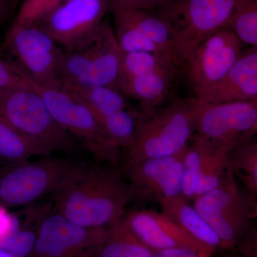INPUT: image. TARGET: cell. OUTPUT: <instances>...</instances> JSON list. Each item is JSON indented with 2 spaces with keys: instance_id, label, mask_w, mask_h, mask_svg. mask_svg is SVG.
I'll list each match as a JSON object with an SVG mask.
<instances>
[{
  "instance_id": "cb8c5ba5",
  "label": "cell",
  "mask_w": 257,
  "mask_h": 257,
  "mask_svg": "<svg viewBox=\"0 0 257 257\" xmlns=\"http://www.w3.org/2000/svg\"><path fill=\"white\" fill-rule=\"evenodd\" d=\"M177 67L172 52H122L121 77H133Z\"/></svg>"
},
{
  "instance_id": "83f0119b",
  "label": "cell",
  "mask_w": 257,
  "mask_h": 257,
  "mask_svg": "<svg viewBox=\"0 0 257 257\" xmlns=\"http://www.w3.org/2000/svg\"><path fill=\"white\" fill-rule=\"evenodd\" d=\"M28 82L23 78L20 69L11 61L0 57V89L27 87Z\"/></svg>"
},
{
  "instance_id": "ac0fdd59",
  "label": "cell",
  "mask_w": 257,
  "mask_h": 257,
  "mask_svg": "<svg viewBox=\"0 0 257 257\" xmlns=\"http://www.w3.org/2000/svg\"><path fill=\"white\" fill-rule=\"evenodd\" d=\"M177 68L162 69L133 77H121L119 89L124 96L140 101L141 113L148 116L157 110L169 95Z\"/></svg>"
},
{
  "instance_id": "9a60e30c",
  "label": "cell",
  "mask_w": 257,
  "mask_h": 257,
  "mask_svg": "<svg viewBox=\"0 0 257 257\" xmlns=\"http://www.w3.org/2000/svg\"><path fill=\"white\" fill-rule=\"evenodd\" d=\"M229 169L228 154L194 134L184 155L182 195L193 202L217 187Z\"/></svg>"
},
{
  "instance_id": "4fadbf2b",
  "label": "cell",
  "mask_w": 257,
  "mask_h": 257,
  "mask_svg": "<svg viewBox=\"0 0 257 257\" xmlns=\"http://www.w3.org/2000/svg\"><path fill=\"white\" fill-rule=\"evenodd\" d=\"M111 13L114 15L115 37L123 52L173 54L175 33L165 19L146 10L130 8Z\"/></svg>"
},
{
  "instance_id": "603a6c76",
  "label": "cell",
  "mask_w": 257,
  "mask_h": 257,
  "mask_svg": "<svg viewBox=\"0 0 257 257\" xmlns=\"http://www.w3.org/2000/svg\"><path fill=\"white\" fill-rule=\"evenodd\" d=\"M231 172L244 185L246 192L256 201L257 143L254 139L228 154Z\"/></svg>"
},
{
  "instance_id": "6da1fadb",
  "label": "cell",
  "mask_w": 257,
  "mask_h": 257,
  "mask_svg": "<svg viewBox=\"0 0 257 257\" xmlns=\"http://www.w3.org/2000/svg\"><path fill=\"white\" fill-rule=\"evenodd\" d=\"M51 194L54 210L87 228H106L121 220L133 199L118 167L78 160Z\"/></svg>"
},
{
  "instance_id": "d590c367",
  "label": "cell",
  "mask_w": 257,
  "mask_h": 257,
  "mask_svg": "<svg viewBox=\"0 0 257 257\" xmlns=\"http://www.w3.org/2000/svg\"><path fill=\"white\" fill-rule=\"evenodd\" d=\"M65 1H67V0H64V2H65Z\"/></svg>"
},
{
  "instance_id": "d4e9b609",
  "label": "cell",
  "mask_w": 257,
  "mask_h": 257,
  "mask_svg": "<svg viewBox=\"0 0 257 257\" xmlns=\"http://www.w3.org/2000/svg\"><path fill=\"white\" fill-rule=\"evenodd\" d=\"M141 116L140 111L130 106L108 115L101 121L112 141L126 150L135 142Z\"/></svg>"
},
{
  "instance_id": "9c48e42d",
  "label": "cell",
  "mask_w": 257,
  "mask_h": 257,
  "mask_svg": "<svg viewBox=\"0 0 257 257\" xmlns=\"http://www.w3.org/2000/svg\"><path fill=\"white\" fill-rule=\"evenodd\" d=\"M257 133V100L211 104L202 100L195 134L229 154L254 139Z\"/></svg>"
},
{
  "instance_id": "8992f818",
  "label": "cell",
  "mask_w": 257,
  "mask_h": 257,
  "mask_svg": "<svg viewBox=\"0 0 257 257\" xmlns=\"http://www.w3.org/2000/svg\"><path fill=\"white\" fill-rule=\"evenodd\" d=\"M239 0H172L159 8V16L175 33L173 54L180 66L201 42L226 28Z\"/></svg>"
},
{
  "instance_id": "8fae6325",
  "label": "cell",
  "mask_w": 257,
  "mask_h": 257,
  "mask_svg": "<svg viewBox=\"0 0 257 257\" xmlns=\"http://www.w3.org/2000/svg\"><path fill=\"white\" fill-rule=\"evenodd\" d=\"M108 11L106 0H67L38 25L64 50H77L96 38Z\"/></svg>"
},
{
  "instance_id": "d6a6232c",
  "label": "cell",
  "mask_w": 257,
  "mask_h": 257,
  "mask_svg": "<svg viewBox=\"0 0 257 257\" xmlns=\"http://www.w3.org/2000/svg\"><path fill=\"white\" fill-rule=\"evenodd\" d=\"M14 0H0V24L9 17Z\"/></svg>"
},
{
  "instance_id": "3957f363",
  "label": "cell",
  "mask_w": 257,
  "mask_h": 257,
  "mask_svg": "<svg viewBox=\"0 0 257 257\" xmlns=\"http://www.w3.org/2000/svg\"><path fill=\"white\" fill-rule=\"evenodd\" d=\"M22 75L41 96L53 119L66 133L77 139L99 162L119 168L122 157L121 149L112 141L101 120L89 106L62 88L37 84Z\"/></svg>"
},
{
  "instance_id": "ffe728a7",
  "label": "cell",
  "mask_w": 257,
  "mask_h": 257,
  "mask_svg": "<svg viewBox=\"0 0 257 257\" xmlns=\"http://www.w3.org/2000/svg\"><path fill=\"white\" fill-rule=\"evenodd\" d=\"M61 88L89 106L101 120L131 106L118 88L74 84H62Z\"/></svg>"
},
{
  "instance_id": "277c9868",
  "label": "cell",
  "mask_w": 257,
  "mask_h": 257,
  "mask_svg": "<svg viewBox=\"0 0 257 257\" xmlns=\"http://www.w3.org/2000/svg\"><path fill=\"white\" fill-rule=\"evenodd\" d=\"M0 118L50 155L78 150L74 139L56 122L41 96L30 85L0 89Z\"/></svg>"
},
{
  "instance_id": "5bb4252c",
  "label": "cell",
  "mask_w": 257,
  "mask_h": 257,
  "mask_svg": "<svg viewBox=\"0 0 257 257\" xmlns=\"http://www.w3.org/2000/svg\"><path fill=\"white\" fill-rule=\"evenodd\" d=\"M187 147L175 155L147 159L124 167L133 198L151 199L158 203L181 195Z\"/></svg>"
},
{
  "instance_id": "e0dca14e",
  "label": "cell",
  "mask_w": 257,
  "mask_h": 257,
  "mask_svg": "<svg viewBox=\"0 0 257 257\" xmlns=\"http://www.w3.org/2000/svg\"><path fill=\"white\" fill-rule=\"evenodd\" d=\"M201 99L211 104L257 100V47L243 50L224 77Z\"/></svg>"
},
{
  "instance_id": "7402d4cb",
  "label": "cell",
  "mask_w": 257,
  "mask_h": 257,
  "mask_svg": "<svg viewBox=\"0 0 257 257\" xmlns=\"http://www.w3.org/2000/svg\"><path fill=\"white\" fill-rule=\"evenodd\" d=\"M37 156L48 157L51 155L0 118V161L15 163Z\"/></svg>"
},
{
  "instance_id": "836d02e7",
  "label": "cell",
  "mask_w": 257,
  "mask_h": 257,
  "mask_svg": "<svg viewBox=\"0 0 257 257\" xmlns=\"http://www.w3.org/2000/svg\"><path fill=\"white\" fill-rule=\"evenodd\" d=\"M0 257H14L9 251L5 250V248L0 247Z\"/></svg>"
},
{
  "instance_id": "30bf717a",
  "label": "cell",
  "mask_w": 257,
  "mask_h": 257,
  "mask_svg": "<svg viewBox=\"0 0 257 257\" xmlns=\"http://www.w3.org/2000/svg\"><path fill=\"white\" fill-rule=\"evenodd\" d=\"M243 45L229 28H224L201 42L180 66L196 97L202 99L231 68Z\"/></svg>"
},
{
  "instance_id": "f1b7e54d",
  "label": "cell",
  "mask_w": 257,
  "mask_h": 257,
  "mask_svg": "<svg viewBox=\"0 0 257 257\" xmlns=\"http://www.w3.org/2000/svg\"><path fill=\"white\" fill-rule=\"evenodd\" d=\"M109 11L120 9H138L146 10L159 9L172 0H106Z\"/></svg>"
},
{
  "instance_id": "5b68a950",
  "label": "cell",
  "mask_w": 257,
  "mask_h": 257,
  "mask_svg": "<svg viewBox=\"0 0 257 257\" xmlns=\"http://www.w3.org/2000/svg\"><path fill=\"white\" fill-rule=\"evenodd\" d=\"M193 206L219 236L223 250L236 248L256 217V201L240 189L230 165L220 184L194 199Z\"/></svg>"
},
{
  "instance_id": "484cf974",
  "label": "cell",
  "mask_w": 257,
  "mask_h": 257,
  "mask_svg": "<svg viewBox=\"0 0 257 257\" xmlns=\"http://www.w3.org/2000/svg\"><path fill=\"white\" fill-rule=\"evenodd\" d=\"M226 28L243 45L257 47V0H239Z\"/></svg>"
},
{
  "instance_id": "4316f807",
  "label": "cell",
  "mask_w": 257,
  "mask_h": 257,
  "mask_svg": "<svg viewBox=\"0 0 257 257\" xmlns=\"http://www.w3.org/2000/svg\"><path fill=\"white\" fill-rule=\"evenodd\" d=\"M64 0H23L12 26L39 24Z\"/></svg>"
},
{
  "instance_id": "7c38bea8",
  "label": "cell",
  "mask_w": 257,
  "mask_h": 257,
  "mask_svg": "<svg viewBox=\"0 0 257 257\" xmlns=\"http://www.w3.org/2000/svg\"><path fill=\"white\" fill-rule=\"evenodd\" d=\"M106 228H87L51 210L42 220L29 257H96Z\"/></svg>"
},
{
  "instance_id": "ba28073f",
  "label": "cell",
  "mask_w": 257,
  "mask_h": 257,
  "mask_svg": "<svg viewBox=\"0 0 257 257\" xmlns=\"http://www.w3.org/2000/svg\"><path fill=\"white\" fill-rule=\"evenodd\" d=\"M76 162L48 156L8 164L0 168V204L8 208L35 204L57 189Z\"/></svg>"
},
{
  "instance_id": "d6986e66",
  "label": "cell",
  "mask_w": 257,
  "mask_h": 257,
  "mask_svg": "<svg viewBox=\"0 0 257 257\" xmlns=\"http://www.w3.org/2000/svg\"><path fill=\"white\" fill-rule=\"evenodd\" d=\"M158 204L162 213L179 225L194 239L215 251L222 249L221 240L215 231L182 194L160 201Z\"/></svg>"
},
{
  "instance_id": "e575fe53",
  "label": "cell",
  "mask_w": 257,
  "mask_h": 257,
  "mask_svg": "<svg viewBox=\"0 0 257 257\" xmlns=\"http://www.w3.org/2000/svg\"><path fill=\"white\" fill-rule=\"evenodd\" d=\"M226 257H239V256H237V255H236V254H230V255H229V256H227Z\"/></svg>"
},
{
  "instance_id": "1f68e13d",
  "label": "cell",
  "mask_w": 257,
  "mask_h": 257,
  "mask_svg": "<svg viewBox=\"0 0 257 257\" xmlns=\"http://www.w3.org/2000/svg\"><path fill=\"white\" fill-rule=\"evenodd\" d=\"M152 257H209L194 250L186 248H174L155 251Z\"/></svg>"
},
{
  "instance_id": "44dd1931",
  "label": "cell",
  "mask_w": 257,
  "mask_h": 257,
  "mask_svg": "<svg viewBox=\"0 0 257 257\" xmlns=\"http://www.w3.org/2000/svg\"><path fill=\"white\" fill-rule=\"evenodd\" d=\"M122 219L108 226L107 232L98 248L96 257L153 256L155 251L141 242L128 229Z\"/></svg>"
},
{
  "instance_id": "7a4b0ae2",
  "label": "cell",
  "mask_w": 257,
  "mask_h": 257,
  "mask_svg": "<svg viewBox=\"0 0 257 257\" xmlns=\"http://www.w3.org/2000/svg\"><path fill=\"white\" fill-rule=\"evenodd\" d=\"M201 103L196 96L181 98L148 116L142 115L135 142L121 157L124 167L184 150L195 134Z\"/></svg>"
},
{
  "instance_id": "f546056e",
  "label": "cell",
  "mask_w": 257,
  "mask_h": 257,
  "mask_svg": "<svg viewBox=\"0 0 257 257\" xmlns=\"http://www.w3.org/2000/svg\"><path fill=\"white\" fill-rule=\"evenodd\" d=\"M18 228L16 215L0 204V246Z\"/></svg>"
},
{
  "instance_id": "52a82bcc",
  "label": "cell",
  "mask_w": 257,
  "mask_h": 257,
  "mask_svg": "<svg viewBox=\"0 0 257 257\" xmlns=\"http://www.w3.org/2000/svg\"><path fill=\"white\" fill-rule=\"evenodd\" d=\"M14 57L25 77L42 85L61 87L64 49L38 24L11 26L0 52Z\"/></svg>"
},
{
  "instance_id": "4dcf8cb0",
  "label": "cell",
  "mask_w": 257,
  "mask_h": 257,
  "mask_svg": "<svg viewBox=\"0 0 257 257\" xmlns=\"http://www.w3.org/2000/svg\"><path fill=\"white\" fill-rule=\"evenodd\" d=\"M237 246L238 251L242 257H257L256 228L251 226Z\"/></svg>"
},
{
  "instance_id": "2e32d148",
  "label": "cell",
  "mask_w": 257,
  "mask_h": 257,
  "mask_svg": "<svg viewBox=\"0 0 257 257\" xmlns=\"http://www.w3.org/2000/svg\"><path fill=\"white\" fill-rule=\"evenodd\" d=\"M135 236L154 251L186 248L211 257L216 251L190 236L164 213L154 209L134 211L123 217Z\"/></svg>"
}]
</instances>
